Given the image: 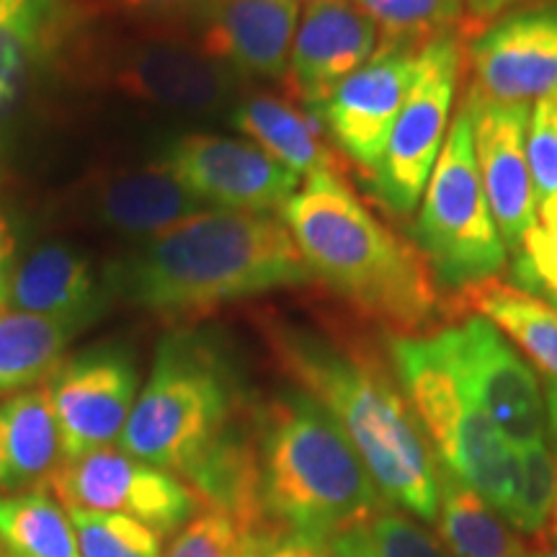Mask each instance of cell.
Returning <instances> with one entry per match:
<instances>
[{"label":"cell","instance_id":"e575fe53","mask_svg":"<svg viewBox=\"0 0 557 557\" xmlns=\"http://www.w3.org/2000/svg\"><path fill=\"white\" fill-rule=\"evenodd\" d=\"M527 160L537 205L557 199V94L540 99L529 114Z\"/></svg>","mask_w":557,"mask_h":557},{"label":"cell","instance_id":"d6a6232c","mask_svg":"<svg viewBox=\"0 0 557 557\" xmlns=\"http://www.w3.org/2000/svg\"><path fill=\"white\" fill-rule=\"evenodd\" d=\"M513 278L529 295L557 305V199L537 209V222L513 250Z\"/></svg>","mask_w":557,"mask_h":557},{"label":"cell","instance_id":"4fadbf2b","mask_svg":"<svg viewBox=\"0 0 557 557\" xmlns=\"http://www.w3.org/2000/svg\"><path fill=\"white\" fill-rule=\"evenodd\" d=\"M465 109L472 124V148L483 191L506 248L517 250L537 222V194L527 160L529 103L493 101L468 88Z\"/></svg>","mask_w":557,"mask_h":557},{"label":"cell","instance_id":"484cf974","mask_svg":"<svg viewBox=\"0 0 557 557\" xmlns=\"http://www.w3.org/2000/svg\"><path fill=\"white\" fill-rule=\"evenodd\" d=\"M465 302L485 320L524 348L527 357L547 377L557 380V308L519 287H508L498 278H487L468 292Z\"/></svg>","mask_w":557,"mask_h":557},{"label":"cell","instance_id":"8fae6325","mask_svg":"<svg viewBox=\"0 0 557 557\" xmlns=\"http://www.w3.org/2000/svg\"><path fill=\"white\" fill-rule=\"evenodd\" d=\"M158 165L171 171L209 209L269 214L299 189V176L246 139L184 135L163 150Z\"/></svg>","mask_w":557,"mask_h":557},{"label":"cell","instance_id":"6da1fadb","mask_svg":"<svg viewBox=\"0 0 557 557\" xmlns=\"http://www.w3.org/2000/svg\"><path fill=\"white\" fill-rule=\"evenodd\" d=\"M312 278L282 218L207 209L107 269V289L160 315H197Z\"/></svg>","mask_w":557,"mask_h":557},{"label":"cell","instance_id":"30bf717a","mask_svg":"<svg viewBox=\"0 0 557 557\" xmlns=\"http://www.w3.org/2000/svg\"><path fill=\"white\" fill-rule=\"evenodd\" d=\"M45 389L62 455L75 459L120 442L137 403L139 372L122 346H96L62 361Z\"/></svg>","mask_w":557,"mask_h":557},{"label":"cell","instance_id":"2e32d148","mask_svg":"<svg viewBox=\"0 0 557 557\" xmlns=\"http://www.w3.org/2000/svg\"><path fill=\"white\" fill-rule=\"evenodd\" d=\"M299 24V0H207L201 52L235 75L282 81Z\"/></svg>","mask_w":557,"mask_h":557},{"label":"cell","instance_id":"9c48e42d","mask_svg":"<svg viewBox=\"0 0 557 557\" xmlns=\"http://www.w3.org/2000/svg\"><path fill=\"white\" fill-rule=\"evenodd\" d=\"M434 338L472 403L513 449L545 442L547 410L537 374L491 320L472 315Z\"/></svg>","mask_w":557,"mask_h":557},{"label":"cell","instance_id":"4316f807","mask_svg":"<svg viewBox=\"0 0 557 557\" xmlns=\"http://www.w3.org/2000/svg\"><path fill=\"white\" fill-rule=\"evenodd\" d=\"M0 553L3 557H78L67 508L47 485L0 496Z\"/></svg>","mask_w":557,"mask_h":557},{"label":"cell","instance_id":"603a6c76","mask_svg":"<svg viewBox=\"0 0 557 557\" xmlns=\"http://www.w3.org/2000/svg\"><path fill=\"white\" fill-rule=\"evenodd\" d=\"M235 129L297 176L341 173L344 163L325 145L318 122L278 96L259 94L238 101L230 114Z\"/></svg>","mask_w":557,"mask_h":557},{"label":"cell","instance_id":"ba28073f","mask_svg":"<svg viewBox=\"0 0 557 557\" xmlns=\"http://www.w3.org/2000/svg\"><path fill=\"white\" fill-rule=\"evenodd\" d=\"M65 508L120 513L143 521L158 534H178L199 508L197 493L184 480L132 457L122 447L62 459L50 480Z\"/></svg>","mask_w":557,"mask_h":557},{"label":"cell","instance_id":"b9f144b4","mask_svg":"<svg viewBox=\"0 0 557 557\" xmlns=\"http://www.w3.org/2000/svg\"><path fill=\"white\" fill-rule=\"evenodd\" d=\"M3 287H5V276L0 278V302H3Z\"/></svg>","mask_w":557,"mask_h":557},{"label":"cell","instance_id":"74e56055","mask_svg":"<svg viewBox=\"0 0 557 557\" xmlns=\"http://www.w3.org/2000/svg\"><path fill=\"white\" fill-rule=\"evenodd\" d=\"M11 253H13V233L11 227L5 225V220L0 218V278L9 274Z\"/></svg>","mask_w":557,"mask_h":557},{"label":"cell","instance_id":"83f0119b","mask_svg":"<svg viewBox=\"0 0 557 557\" xmlns=\"http://www.w3.org/2000/svg\"><path fill=\"white\" fill-rule=\"evenodd\" d=\"M436 521L455 557H527L519 540L485 500L447 470H442V506Z\"/></svg>","mask_w":557,"mask_h":557},{"label":"cell","instance_id":"f1b7e54d","mask_svg":"<svg viewBox=\"0 0 557 557\" xmlns=\"http://www.w3.org/2000/svg\"><path fill=\"white\" fill-rule=\"evenodd\" d=\"M380 32L377 50H421L465 29V0H354Z\"/></svg>","mask_w":557,"mask_h":557},{"label":"cell","instance_id":"7c38bea8","mask_svg":"<svg viewBox=\"0 0 557 557\" xmlns=\"http://www.w3.org/2000/svg\"><path fill=\"white\" fill-rule=\"evenodd\" d=\"M468 62L470 86L493 101L557 94V0L519 5L472 34Z\"/></svg>","mask_w":557,"mask_h":557},{"label":"cell","instance_id":"9a60e30c","mask_svg":"<svg viewBox=\"0 0 557 557\" xmlns=\"http://www.w3.org/2000/svg\"><path fill=\"white\" fill-rule=\"evenodd\" d=\"M377 47V26L354 0H312L292 41L289 86L310 109L323 107L348 75L374 58Z\"/></svg>","mask_w":557,"mask_h":557},{"label":"cell","instance_id":"8d00e7d4","mask_svg":"<svg viewBox=\"0 0 557 557\" xmlns=\"http://www.w3.org/2000/svg\"><path fill=\"white\" fill-rule=\"evenodd\" d=\"M529 0H465V34H478L504 13L527 5Z\"/></svg>","mask_w":557,"mask_h":557},{"label":"cell","instance_id":"ac0fdd59","mask_svg":"<svg viewBox=\"0 0 557 557\" xmlns=\"http://www.w3.org/2000/svg\"><path fill=\"white\" fill-rule=\"evenodd\" d=\"M101 278L78 248L67 243L37 246L5 274L3 308L29 312V315L75 320L88 325L101 315L103 289Z\"/></svg>","mask_w":557,"mask_h":557},{"label":"cell","instance_id":"f6af8a7d","mask_svg":"<svg viewBox=\"0 0 557 557\" xmlns=\"http://www.w3.org/2000/svg\"><path fill=\"white\" fill-rule=\"evenodd\" d=\"M555 308H557V305H555Z\"/></svg>","mask_w":557,"mask_h":557},{"label":"cell","instance_id":"836d02e7","mask_svg":"<svg viewBox=\"0 0 557 557\" xmlns=\"http://www.w3.org/2000/svg\"><path fill=\"white\" fill-rule=\"evenodd\" d=\"M243 524L233 511L209 506L186 524L163 557H238Z\"/></svg>","mask_w":557,"mask_h":557},{"label":"cell","instance_id":"5bb4252c","mask_svg":"<svg viewBox=\"0 0 557 557\" xmlns=\"http://www.w3.org/2000/svg\"><path fill=\"white\" fill-rule=\"evenodd\" d=\"M416 54L418 50H377L364 67L333 90L323 107L312 109L341 152L369 176L377 171L389 129L406 103Z\"/></svg>","mask_w":557,"mask_h":557},{"label":"cell","instance_id":"7a4b0ae2","mask_svg":"<svg viewBox=\"0 0 557 557\" xmlns=\"http://www.w3.org/2000/svg\"><path fill=\"white\" fill-rule=\"evenodd\" d=\"M235 389L227 369L199 338L165 336L137 395L120 447L201 493L235 517L259 508L253 451L233 436Z\"/></svg>","mask_w":557,"mask_h":557},{"label":"cell","instance_id":"d590c367","mask_svg":"<svg viewBox=\"0 0 557 557\" xmlns=\"http://www.w3.org/2000/svg\"><path fill=\"white\" fill-rule=\"evenodd\" d=\"M238 557H333L325 542H318L274 521L261 519L243 527Z\"/></svg>","mask_w":557,"mask_h":557},{"label":"cell","instance_id":"52a82bcc","mask_svg":"<svg viewBox=\"0 0 557 557\" xmlns=\"http://www.w3.org/2000/svg\"><path fill=\"white\" fill-rule=\"evenodd\" d=\"M459 67L462 41L455 34L429 41L416 54L413 83L372 176L382 205L400 218L413 214L421 205L431 171L444 148Z\"/></svg>","mask_w":557,"mask_h":557},{"label":"cell","instance_id":"44dd1931","mask_svg":"<svg viewBox=\"0 0 557 557\" xmlns=\"http://www.w3.org/2000/svg\"><path fill=\"white\" fill-rule=\"evenodd\" d=\"M67 0H16L0 13V127L13 120L67 29Z\"/></svg>","mask_w":557,"mask_h":557},{"label":"cell","instance_id":"bcb514c9","mask_svg":"<svg viewBox=\"0 0 557 557\" xmlns=\"http://www.w3.org/2000/svg\"><path fill=\"white\" fill-rule=\"evenodd\" d=\"M310 3H312V0H310Z\"/></svg>","mask_w":557,"mask_h":557},{"label":"cell","instance_id":"8992f818","mask_svg":"<svg viewBox=\"0 0 557 557\" xmlns=\"http://www.w3.org/2000/svg\"><path fill=\"white\" fill-rule=\"evenodd\" d=\"M413 238L418 253L444 289L468 292L496 278L506 267L508 248L483 191L465 103L449 124L444 148L431 171Z\"/></svg>","mask_w":557,"mask_h":557},{"label":"cell","instance_id":"4dcf8cb0","mask_svg":"<svg viewBox=\"0 0 557 557\" xmlns=\"http://www.w3.org/2000/svg\"><path fill=\"white\" fill-rule=\"evenodd\" d=\"M78 557H163V534L143 521L120 513H96L67 508Z\"/></svg>","mask_w":557,"mask_h":557},{"label":"cell","instance_id":"ee69618b","mask_svg":"<svg viewBox=\"0 0 557 557\" xmlns=\"http://www.w3.org/2000/svg\"><path fill=\"white\" fill-rule=\"evenodd\" d=\"M0 557H3V553H0Z\"/></svg>","mask_w":557,"mask_h":557},{"label":"cell","instance_id":"7402d4cb","mask_svg":"<svg viewBox=\"0 0 557 557\" xmlns=\"http://www.w3.org/2000/svg\"><path fill=\"white\" fill-rule=\"evenodd\" d=\"M62 442L45 387L0 400V493L50 485L62 465Z\"/></svg>","mask_w":557,"mask_h":557},{"label":"cell","instance_id":"277c9868","mask_svg":"<svg viewBox=\"0 0 557 557\" xmlns=\"http://www.w3.org/2000/svg\"><path fill=\"white\" fill-rule=\"evenodd\" d=\"M278 218L295 238L312 278L395 333L436 323L442 297L416 246L374 218L341 173L310 176Z\"/></svg>","mask_w":557,"mask_h":557},{"label":"cell","instance_id":"cb8c5ba5","mask_svg":"<svg viewBox=\"0 0 557 557\" xmlns=\"http://www.w3.org/2000/svg\"><path fill=\"white\" fill-rule=\"evenodd\" d=\"M442 470L511 521L519 485V455L480 408L472 410L465 421Z\"/></svg>","mask_w":557,"mask_h":557},{"label":"cell","instance_id":"d4e9b609","mask_svg":"<svg viewBox=\"0 0 557 557\" xmlns=\"http://www.w3.org/2000/svg\"><path fill=\"white\" fill-rule=\"evenodd\" d=\"M81 329L86 325L75 320L29 315L0 305V400L50 377Z\"/></svg>","mask_w":557,"mask_h":557},{"label":"cell","instance_id":"60d3db41","mask_svg":"<svg viewBox=\"0 0 557 557\" xmlns=\"http://www.w3.org/2000/svg\"><path fill=\"white\" fill-rule=\"evenodd\" d=\"M13 3H16V0H0V13H3L5 9H11Z\"/></svg>","mask_w":557,"mask_h":557},{"label":"cell","instance_id":"ffe728a7","mask_svg":"<svg viewBox=\"0 0 557 557\" xmlns=\"http://www.w3.org/2000/svg\"><path fill=\"white\" fill-rule=\"evenodd\" d=\"M94 205L101 225L127 238H143V243L171 233L209 209L158 163L109 178L96 194Z\"/></svg>","mask_w":557,"mask_h":557},{"label":"cell","instance_id":"ab89813d","mask_svg":"<svg viewBox=\"0 0 557 557\" xmlns=\"http://www.w3.org/2000/svg\"><path fill=\"white\" fill-rule=\"evenodd\" d=\"M122 3L135 5V9H178V5L207 3V0H122Z\"/></svg>","mask_w":557,"mask_h":557},{"label":"cell","instance_id":"3957f363","mask_svg":"<svg viewBox=\"0 0 557 557\" xmlns=\"http://www.w3.org/2000/svg\"><path fill=\"white\" fill-rule=\"evenodd\" d=\"M269 341L289 377L348 436L380 496L421 521H436L442 470L385 364L367 348L278 320L269 325Z\"/></svg>","mask_w":557,"mask_h":557},{"label":"cell","instance_id":"e0dca14e","mask_svg":"<svg viewBox=\"0 0 557 557\" xmlns=\"http://www.w3.org/2000/svg\"><path fill=\"white\" fill-rule=\"evenodd\" d=\"M235 73L205 52L178 45H148L129 52L114 81L132 99L184 114H212L233 96Z\"/></svg>","mask_w":557,"mask_h":557},{"label":"cell","instance_id":"f35d334b","mask_svg":"<svg viewBox=\"0 0 557 557\" xmlns=\"http://www.w3.org/2000/svg\"><path fill=\"white\" fill-rule=\"evenodd\" d=\"M545 410L549 418V426H553V434L557 438V380L555 377L545 380Z\"/></svg>","mask_w":557,"mask_h":557},{"label":"cell","instance_id":"1f68e13d","mask_svg":"<svg viewBox=\"0 0 557 557\" xmlns=\"http://www.w3.org/2000/svg\"><path fill=\"white\" fill-rule=\"evenodd\" d=\"M519 485L511 524L527 534H540L557 511V457L547 442L519 451Z\"/></svg>","mask_w":557,"mask_h":557},{"label":"cell","instance_id":"5b68a950","mask_svg":"<svg viewBox=\"0 0 557 557\" xmlns=\"http://www.w3.org/2000/svg\"><path fill=\"white\" fill-rule=\"evenodd\" d=\"M250 451L263 519L325 545L385 504L348 436L305 393H284L261 410Z\"/></svg>","mask_w":557,"mask_h":557},{"label":"cell","instance_id":"f546056e","mask_svg":"<svg viewBox=\"0 0 557 557\" xmlns=\"http://www.w3.org/2000/svg\"><path fill=\"white\" fill-rule=\"evenodd\" d=\"M329 549L333 557H449L442 542L387 504L338 532Z\"/></svg>","mask_w":557,"mask_h":557},{"label":"cell","instance_id":"d6986e66","mask_svg":"<svg viewBox=\"0 0 557 557\" xmlns=\"http://www.w3.org/2000/svg\"><path fill=\"white\" fill-rule=\"evenodd\" d=\"M389 357L395 374L438 459H447L459 431L478 406L459 382L455 367L444 357L436 338L395 336L389 338Z\"/></svg>","mask_w":557,"mask_h":557},{"label":"cell","instance_id":"7bdbcfd3","mask_svg":"<svg viewBox=\"0 0 557 557\" xmlns=\"http://www.w3.org/2000/svg\"><path fill=\"white\" fill-rule=\"evenodd\" d=\"M553 519H555V537H557V511H555V517H553Z\"/></svg>","mask_w":557,"mask_h":557}]
</instances>
